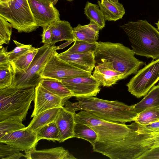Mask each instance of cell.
I'll return each instance as SVG.
<instances>
[{
  "instance_id": "f1b7e54d",
  "label": "cell",
  "mask_w": 159,
  "mask_h": 159,
  "mask_svg": "<svg viewBox=\"0 0 159 159\" xmlns=\"http://www.w3.org/2000/svg\"><path fill=\"white\" fill-rule=\"evenodd\" d=\"M38 140L45 139L54 142L58 141L59 130L57 125L54 121L45 125L36 134Z\"/></svg>"
},
{
  "instance_id": "2e32d148",
  "label": "cell",
  "mask_w": 159,
  "mask_h": 159,
  "mask_svg": "<svg viewBox=\"0 0 159 159\" xmlns=\"http://www.w3.org/2000/svg\"><path fill=\"white\" fill-rule=\"evenodd\" d=\"M75 113L67 110L63 107H60L54 121L59 130L58 141L60 143L74 137Z\"/></svg>"
},
{
  "instance_id": "3957f363",
  "label": "cell",
  "mask_w": 159,
  "mask_h": 159,
  "mask_svg": "<svg viewBox=\"0 0 159 159\" xmlns=\"http://www.w3.org/2000/svg\"><path fill=\"white\" fill-rule=\"evenodd\" d=\"M94 52L95 65L103 62L112 63L114 69L122 73L124 78L135 75L139 69L146 65L135 57L133 51L120 43L98 42Z\"/></svg>"
},
{
  "instance_id": "f35d334b",
  "label": "cell",
  "mask_w": 159,
  "mask_h": 159,
  "mask_svg": "<svg viewBox=\"0 0 159 159\" xmlns=\"http://www.w3.org/2000/svg\"><path fill=\"white\" fill-rule=\"evenodd\" d=\"M7 47L0 48V65H7L10 64L7 55Z\"/></svg>"
},
{
  "instance_id": "f546056e",
  "label": "cell",
  "mask_w": 159,
  "mask_h": 159,
  "mask_svg": "<svg viewBox=\"0 0 159 159\" xmlns=\"http://www.w3.org/2000/svg\"><path fill=\"white\" fill-rule=\"evenodd\" d=\"M97 42L89 43L83 41L75 40L73 45L68 50L63 52L66 53H79L89 51L95 52L98 46Z\"/></svg>"
},
{
  "instance_id": "d6986e66",
  "label": "cell",
  "mask_w": 159,
  "mask_h": 159,
  "mask_svg": "<svg viewBox=\"0 0 159 159\" xmlns=\"http://www.w3.org/2000/svg\"><path fill=\"white\" fill-rule=\"evenodd\" d=\"M49 25L52 32V45L64 40L75 41L73 28L68 21L60 20Z\"/></svg>"
},
{
  "instance_id": "74e56055",
  "label": "cell",
  "mask_w": 159,
  "mask_h": 159,
  "mask_svg": "<svg viewBox=\"0 0 159 159\" xmlns=\"http://www.w3.org/2000/svg\"><path fill=\"white\" fill-rule=\"evenodd\" d=\"M139 159H159V146L149 150L142 155Z\"/></svg>"
},
{
  "instance_id": "7402d4cb",
  "label": "cell",
  "mask_w": 159,
  "mask_h": 159,
  "mask_svg": "<svg viewBox=\"0 0 159 159\" xmlns=\"http://www.w3.org/2000/svg\"><path fill=\"white\" fill-rule=\"evenodd\" d=\"M59 108L60 107L51 109L39 113L33 118L26 128L37 134L43 127L55 121Z\"/></svg>"
},
{
  "instance_id": "7bdbcfd3",
  "label": "cell",
  "mask_w": 159,
  "mask_h": 159,
  "mask_svg": "<svg viewBox=\"0 0 159 159\" xmlns=\"http://www.w3.org/2000/svg\"><path fill=\"white\" fill-rule=\"evenodd\" d=\"M155 24L157 26V29L159 30V18L158 22L157 23H155Z\"/></svg>"
},
{
  "instance_id": "ee69618b",
  "label": "cell",
  "mask_w": 159,
  "mask_h": 159,
  "mask_svg": "<svg viewBox=\"0 0 159 159\" xmlns=\"http://www.w3.org/2000/svg\"><path fill=\"white\" fill-rule=\"evenodd\" d=\"M110 1H111L114 2H119L118 1L119 0H108Z\"/></svg>"
},
{
  "instance_id": "484cf974",
  "label": "cell",
  "mask_w": 159,
  "mask_h": 159,
  "mask_svg": "<svg viewBox=\"0 0 159 159\" xmlns=\"http://www.w3.org/2000/svg\"><path fill=\"white\" fill-rule=\"evenodd\" d=\"M159 120V106L146 109L138 113L134 120V122L147 125Z\"/></svg>"
},
{
  "instance_id": "4316f807",
  "label": "cell",
  "mask_w": 159,
  "mask_h": 159,
  "mask_svg": "<svg viewBox=\"0 0 159 159\" xmlns=\"http://www.w3.org/2000/svg\"><path fill=\"white\" fill-rule=\"evenodd\" d=\"M99 6L87 1L84 8V13L90 20L96 23L102 30L105 25V20Z\"/></svg>"
},
{
  "instance_id": "52a82bcc",
  "label": "cell",
  "mask_w": 159,
  "mask_h": 159,
  "mask_svg": "<svg viewBox=\"0 0 159 159\" xmlns=\"http://www.w3.org/2000/svg\"><path fill=\"white\" fill-rule=\"evenodd\" d=\"M0 16L19 33H29L39 28L27 0H11L0 3Z\"/></svg>"
},
{
  "instance_id": "5b68a950",
  "label": "cell",
  "mask_w": 159,
  "mask_h": 159,
  "mask_svg": "<svg viewBox=\"0 0 159 159\" xmlns=\"http://www.w3.org/2000/svg\"><path fill=\"white\" fill-rule=\"evenodd\" d=\"M35 87H10L0 90V121L25 120L31 103L34 100Z\"/></svg>"
},
{
  "instance_id": "8992f818",
  "label": "cell",
  "mask_w": 159,
  "mask_h": 159,
  "mask_svg": "<svg viewBox=\"0 0 159 159\" xmlns=\"http://www.w3.org/2000/svg\"><path fill=\"white\" fill-rule=\"evenodd\" d=\"M58 48L55 45L44 44L39 48L38 53L26 70L13 72L10 87L21 88L35 87L41 82L44 69L51 55Z\"/></svg>"
},
{
  "instance_id": "30bf717a",
  "label": "cell",
  "mask_w": 159,
  "mask_h": 159,
  "mask_svg": "<svg viewBox=\"0 0 159 159\" xmlns=\"http://www.w3.org/2000/svg\"><path fill=\"white\" fill-rule=\"evenodd\" d=\"M57 53L55 51L51 55L44 69L42 78L60 80L92 75L91 72L79 69L60 58Z\"/></svg>"
},
{
  "instance_id": "b9f144b4",
  "label": "cell",
  "mask_w": 159,
  "mask_h": 159,
  "mask_svg": "<svg viewBox=\"0 0 159 159\" xmlns=\"http://www.w3.org/2000/svg\"><path fill=\"white\" fill-rule=\"evenodd\" d=\"M11 0H0V3H6L8 2Z\"/></svg>"
},
{
  "instance_id": "7a4b0ae2",
  "label": "cell",
  "mask_w": 159,
  "mask_h": 159,
  "mask_svg": "<svg viewBox=\"0 0 159 159\" xmlns=\"http://www.w3.org/2000/svg\"><path fill=\"white\" fill-rule=\"evenodd\" d=\"M133 129L125 137L116 139L96 141L93 151L111 159H139L152 148L154 143L152 133H140L132 123Z\"/></svg>"
},
{
  "instance_id": "9c48e42d",
  "label": "cell",
  "mask_w": 159,
  "mask_h": 159,
  "mask_svg": "<svg viewBox=\"0 0 159 159\" xmlns=\"http://www.w3.org/2000/svg\"><path fill=\"white\" fill-rule=\"evenodd\" d=\"M159 80V59L138 70L126 84L128 91L137 98L145 96Z\"/></svg>"
},
{
  "instance_id": "ba28073f",
  "label": "cell",
  "mask_w": 159,
  "mask_h": 159,
  "mask_svg": "<svg viewBox=\"0 0 159 159\" xmlns=\"http://www.w3.org/2000/svg\"><path fill=\"white\" fill-rule=\"evenodd\" d=\"M83 123L89 126L97 133L96 141L113 140L125 137L133 129L129 125L108 121L85 111L81 117Z\"/></svg>"
},
{
  "instance_id": "7c38bea8",
  "label": "cell",
  "mask_w": 159,
  "mask_h": 159,
  "mask_svg": "<svg viewBox=\"0 0 159 159\" xmlns=\"http://www.w3.org/2000/svg\"><path fill=\"white\" fill-rule=\"evenodd\" d=\"M38 25L43 27L60 20L59 12L50 0H27Z\"/></svg>"
},
{
  "instance_id": "d4e9b609",
  "label": "cell",
  "mask_w": 159,
  "mask_h": 159,
  "mask_svg": "<svg viewBox=\"0 0 159 159\" xmlns=\"http://www.w3.org/2000/svg\"><path fill=\"white\" fill-rule=\"evenodd\" d=\"M39 49V48H35L11 61L10 64L13 71L26 70L33 60Z\"/></svg>"
},
{
  "instance_id": "ffe728a7",
  "label": "cell",
  "mask_w": 159,
  "mask_h": 159,
  "mask_svg": "<svg viewBox=\"0 0 159 159\" xmlns=\"http://www.w3.org/2000/svg\"><path fill=\"white\" fill-rule=\"evenodd\" d=\"M100 29L98 25L92 20L89 24L82 25L79 24L73 28V34L75 40L83 41L89 43L97 42L98 39Z\"/></svg>"
},
{
  "instance_id": "e0dca14e",
  "label": "cell",
  "mask_w": 159,
  "mask_h": 159,
  "mask_svg": "<svg viewBox=\"0 0 159 159\" xmlns=\"http://www.w3.org/2000/svg\"><path fill=\"white\" fill-rule=\"evenodd\" d=\"M94 52L74 54L57 53L61 59L82 70L91 72L95 66Z\"/></svg>"
},
{
  "instance_id": "83f0119b",
  "label": "cell",
  "mask_w": 159,
  "mask_h": 159,
  "mask_svg": "<svg viewBox=\"0 0 159 159\" xmlns=\"http://www.w3.org/2000/svg\"><path fill=\"white\" fill-rule=\"evenodd\" d=\"M74 137L85 140L93 146L96 142L98 136L96 132L89 126L83 123L75 122Z\"/></svg>"
},
{
  "instance_id": "cb8c5ba5",
  "label": "cell",
  "mask_w": 159,
  "mask_h": 159,
  "mask_svg": "<svg viewBox=\"0 0 159 159\" xmlns=\"http://www.w3.org/2000/svg\"><path fill=\"white\" fill-rule=\"evenodd\" d=\"M131 106L138 113L159 106V85L153 86L142 100Z\"/></svg>"
},
{
  "instance_id": "4fadbf2b",
  "label": "cell",
  "mask_w": 159,
  "mask_h": 159,
  "mask_svg": "<svg viewBox=\"0 0 159 159\" xmlns=\"http://www.w3.org/2000/svg\"><path fill=\"white\" fill-rule=\"evenodd\" d=\"M39 141L36 134L26 128L6 134L0 137V142L22 151L35 148Z\"/></svg>"
},
{
  "instance_id": "9a60e30c",
  "label": "cell",
  "mask_w": 159,
  "mask_h": 159,
  "mask_svg": "<svg viewBox=\"0 0 159 159\" xmlns=\"http://www.w3.org/2000/svg\"><path fill=\"white\" fill-rule=\"evenodd\" d=\"M93 75L101 85L106 87L111 86L118 81L125 79L124 75L116 70L112 63L108 62L95 65Z\"/></svg>"
},
{
  "instance_id": "f6af8a7d",
  "label": "cell",
  "mask_w": 159,
  "mask_h": 159,
  "mask_svg": "<svg viewBox=\"0 0 159 159\" xmlns=\"http://www.w3.org/2000/svg\"><path fill=\"white\" fill-rule=\"evenodd\" d=\"M158 84L159 85V81H158Z\"/></svg>"
},
{
  "instance_id": "277c9868",
  "label": "cell",
  "mask_w": 159,
  "mask_h": 159,
  "mask_svg": "<svg viewBox=\"0 0 159 159\" xmlns=\"http://www.w3.org/2000/svg\"><path fill=\"white\" fill-rule=\"evenodd\" d=\"M128 36L135 55L159 59V30L146 20L130 21L120 26Z\"/></svg>"
},
{
  "instance_id": "603a6c76",
  "label": "cell",
  "mask_w": 159,
  "mask_h": 159,
  "mask_svg": "<svg viewBox=\"0 0 159 159\" xmlns=\"http://www.w3.org/2000/svg\"><path fill=\"white\" fill-rule=\"evenodd\" d=\"M40 84L46 89L64 100H67L73 96L72 93L61 80L44 78H42Z\"/></svg>"
},
{
  "instance_id": "ab89813d",
  "label": "cell",
  "mask_w": 159,
  "mask_h": 159,
  "mask_svg": "<svg viewBox=\"0 0 159 159\" xmlns=\"http://www.w3.org/2000/svg\"><path fill=\"white\" fill-rule=\"evenodd\" d=\"M153 135L154 143L152 148L159 146V132L152 133Z\"/></svg>"
},
{
  "instance_id": "836d02e7",
  "label": "cell",
  "mask_w": 159,
  "mask_h": 159,
  "mask_svg": "<svg viewBox=\"0 0 159 159\" xmlns=\"http://www.w3.org/2000/svg\"><path fill=\"white\" fill-rule=\"evenodd\" d=\"M0 144V157L3 159H18L22 157L25 158V155L20 150L15 148L8 145Z\"/></svg>"
},
{
  "instance_id": "8fae6325",
  "label": "cell",
  "mask_w": 159,
  "mask_h": 159,
  "mask_svg": "<svg viewBox=\"0 0 159 159\" xmlns=\"http://www.w3.org/2000/svg\"><path fill=\"white\" fill-rule=\"evenodd\" d=\"M60 80L76 98L96 96L100 91L101 83L92 75Z\"/></svg>"
},
{
  "instance_id": "d6a6232c",
  "label": "cell",
  "mask_w": 159,
  "mask_h": 159,
  "mask_svg": "<svg viewBox=\"0 0 159 159\" xmlns=\"http://www.w3.org/2000/svg\"><path fill=\"white\" fill-rule=\"evenodd\" d=\"M13 28L11 24L0 16V48L3 44L9 43Z\"/></svg>"
},
{
  "instance_id": "d590c367",
  "label": "cell",
  "mask_w": 159,
  "mask_h": 159,
  "mask_svg": "<svg viewBox=\"0 0 159 159\" xmlns=\"http://www.w3.org/2000/svg\"><path fill=\"white\" fill-rule=\"evenodd\" d=\"M137 132L140 133L159 132V120L147 125H142L134 123Z\"/></svg>"
},
{
  "instance_id": "8d00e7d4",
  "label": "cell",
  "mask_w": 159,
  "mask_h": 159,
  "mask_svg": "<svg viewBox=\"0 0 159 159\" xmlns=\"http://www.w3.org/2000/svg\"><path fill=\"white\" fill-rule=\"evenodd\" d=\"M43 32L41 34L42 43L44 44L52 45V35L50 25L43 28Z\"/></svg>"
},
{
  "instance_id": "1f68e13d",
  "label": "cell",
  "mask_w": 159,
  "mask_h": 159,
  "mask_svg": "<svg viewBox=\"0 0 159 159\" xmlns=\"http://www.w3.org/2000/svg\"><path fill=\"white\" fill-rule=\"evenodd\" d=\"M13 76V71L10 64L0 65V90L11 86Z\"/></svg>"
},
{
  "instance_id": "e575fe53",
  "label": "cell",
  "mask_w": 159,
  "mask_h": 159,
  "mask_svg": "<svg viewBox=\"0 0 159 159\" xmlns=\"http://www.w3.org/2000/svg\"><path fill=\"white\" fill-rule=\"evenodd\" d=\"M13 41L16 45V47L12 50L7 52V55L10 62L25 53L35 48L32 47V45L24 44L16 40H13Z\"/></svg>"
},
{
  "instance_id": "5bb4252c",
  "label": "cell",
  "mask_w": 159,
  "mask_h": 159,
  "mask_svg": "<svg viewBox=\"0 0 159 159\" xmlns=\"http://www.w3.org/2000/svg\"><path fill=\"white\" fill-rule=\"evenodd\" d=\"M64 100L46 89L40 83L35 87L34 109L31 118L48 109L63 107Z\"/></svg>"
},
{
  "instance_id": "6da1fadb",
  "label": "cell",
  "mask_w": 159,
  "mask_h": 159,
  "mask_svg": "<svg viewBox=\"0 0 159 159\" xmlns=\"http://www.w3.org/2000/svg\"><path fill=\"white\" fill-rule=\"evenodd\" d=\"M77 102H71L67 100L63 106L67 110L75 113L83 110L104 120L125 124L134 121L138 113L132 106H128L118 101H111L93 96L76 98Z\"/></svg>"
},
{
  "instance_id": "4dcf8cb0",
  "label": "cell",
  "mask_w": 159,
  "mask_h": 159,
  "mask_svg": "<svg viewBox=\"0 0 159 159\" xmlns=\"http://www.w3.org/2000/svg\"><path fill=\"white\" fill-rule=\"evenodd\" d=\"M22 122L13 119L0 121V137L7 134L25 128Z\"/></svg>"
},
{
  "instance_id": "ac0fdd59",
  "label": "cell",
  "mask_w": 159,
  "mask_h": 159,
  "mask_svg": "<svg viewBox=\"0 0 159 159\" xmlns=\"http://www.w3.org/2000/svg\"><path fill=\"white\" fill-rule=\"evenodd\" d=\"M25 158L28 159H75L62 147L36 150L35 148L25 151Z\"/></svg>"
},
{
  "instance_id": "60d3db41",
  "label": "cell",
  "mask_w": 159,
  "mask_h": 159,
  "mask_svg": "<svg viewBox=\"0 0 159 159\" xmlns=\"http://www.w3.org/2000/svg\"><path fill=\"white\" fill-rule=\"evenodd\" d=\"M52 3L54 5H55L58 0H50ZM68 1L71 2L73 1L74 0H66Z\"/></svg>"
},
{
  "instance_id": "44dd1931",
  "label": "cell",
  "mask_w": 159,
  "mask_h": 159,
  "mask_svg": "<svg viewBox=\"0 0 159 159\" xmlns=\"http://www.w3.org/2000/svg\"><path fill=\"white\" fill-rule=\"evenodd\" d=\"M98 3L106 21H116L122 19L125 14L123 4L119 2L101 0Z\"/></svg>"
}]
</instances>
